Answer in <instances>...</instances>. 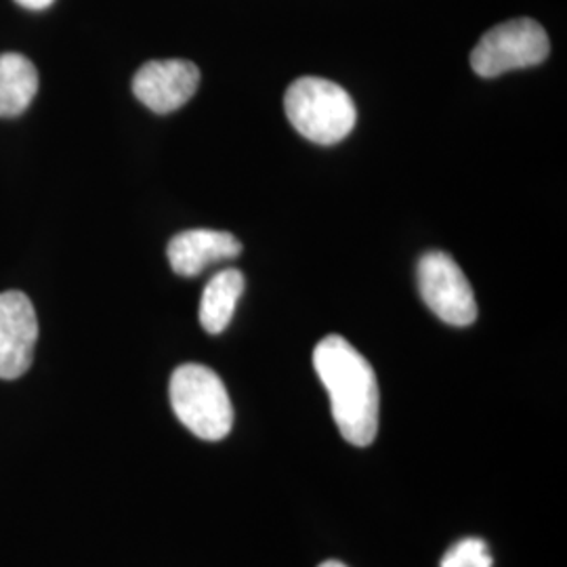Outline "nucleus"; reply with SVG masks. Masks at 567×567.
<instances>
[{
	"label": "nucleus",
	"instance_id": "1",
	"mask_svg": "<svg viewBox=\"0 0 567 567\" xmlns=\"http://www.w3.org/2000/svg\"><path fill=\"white\" fill-rule=\"evenodd\" d=\"M313 368L341 435L351 446H370L379 433V383L370 362L343 337L330 334L313 349Z\"/></svg>",
	"mask_w": 567,
	"mask_h": 567
},
{
	"label": "nucleus",
	"instance_id": "2",
	"mask_svg": "<svg viewBox=\"0 0 567 567\" xmlns=\"http://www.w3.org/2000/svg\"><path fill=\"white\" fill-rule=\"evenodd\" d=\"M284 110L305 140L320 145L343 142L358 121L355 103L343 86L318 76L292 82L284 97Z\"/></svg>",
	"mask_w": 567,
	"mask_h": 567
},
{
	"label": "nucleus",
	"instance_id": "3",
	"mask_svg": "<svg viewBox=\"0 0 567 567\" xmlns=\"http://www.w3.org/2000/svg\"><path fill=\"white\" fill-rule=\"evenodd\" d=\"M171 405L196 437L219 442L234 426V405L219 374L203 364H183L171 377Z\"/></svg>",
	"mask_w": 567,
	"mask_h": 567
},
{
	"label": "nucleus",
	"instance_id": "4",
	"mask_svg": "<svg viewBox=\"0 0 567 567\" xmlns=\"http://www.w3.org/2000/svg\"><path fill=\"white\" fill-rule=\"evenodd\" d=\"M550 44L538 21L511 20L498 23L482 37L471 53V68L482 79H496L511 70L532 68L547 60Z\"/></svg>",
	"mask_w": 567,
	"mask_h": 567
},
{
	"label": "nucleus",
	"instance_id": "5",
	"mask_svg": "<svg viewBox=\"0 0 567 567\" xmlns=\"http://www.w3.org/2000/svg\"><path fill=\"white\" fill-rule=\"evenodd\" d=\"M419 290L426 307L450 326H471L477 303L463 269L446 252H426L419 264Z\"/></svg>",
	"mask_w": 567,
	"mask_h": 567
},
{
	"label": "nucleus",
	"instance_id": "6",
	"mask_svg": "<svg viewBox=\"0 0 567 567\" xmlns=\"http://www.w3.org/2000/svg\"><path fill=\"white\" fill-rule=\"evenodd\" d=\"M39 341L32 301L20 290L0 292V379L13 381L28 372Z\"/></svg>",
	"mask_w": 567,
	"mask_h": 567
},
{
	"label": "nucleus",
	"instance_id": "7",
	"mask_svg": "<svg viewBox=\"0 0 567 567\" xmlns=\"http://www.w3.org/2000/svg\"><path fill=\"white\" fill-rule=\"evenodd\" d=\"M200 84V70L187 60H154L140 68L133 79V93L156 114H171L194 97Z\"/></svg>",
	"mask_w": 567,
	"mask_h": 567
},
{
	"label": "nucleus",
	"instance_id": "8",
	"mask_svg": "<svg viewBox=\"0 0 567 567\" xmlns=\"http://www.w3.org/2000/svg\"><path fill=\"white\" fill-rule=\"evenodd\" d=\"M243 252V243L227 234L215 229H189L175 236L168 248V261L175 274L183 278H194L208 265L234 259Z\"/></svg>",
	"mask_w": 567,
	"mask_h": 567
},
{
	"label": "nucleus",
	"instance_id": "9",
	"mask_svg": "<svg viewBox=\"0 0 567 567\" xmlns=\"http://www.w3.org/2000/svg\"><path fill=\"white\" fill-rule=\"evenodd\" d=\"M39 93V70L20 53L0 55V118H16Z\"/></svg>",
	"mask_w": 567,
	"mask_h": 567
},
{
	"label": "nucleus",
	"instance_id": "10",
	"mask_svg": "<svg viewBox=\"0 0 567 567\" xmlns=\"http://www.w3.org/2000/svg\"><path fill=\"white\" fill-rule=\"evenodd\" d=\"M244 292V276L238 269H225L206 284L200 301V324L208 334H219L231 322Z\"/></svg>",
	"mask_w": 567,
	"mask_h": 567
},
{
	"label": "nucleus",
	"instance_id": "11",
	"mask_svg": "<svg viewBox=\"0 0 567 567\" xmlns=\"http://www.w3.org/2000/svg\"><path fill=\"white\" fill-rule=\"evenodd\" d=\"M482 538H465L447 550L440 567H492V555Z\"/></svg>",
	"mask_w": 567,
	"mask_h": 567
},
{
	"label": "nucleus",
	"instance_id": "12",
	"mask_svg": "<svg viewBox=\"0 0 567 567\" xmlns=\"http://www.w3.org/2000/svg\"><path fill=\"white\" fill-rule=\"evenodd\" d=\"M16 2L21 4V7H25V9H32V11H42V9L51 7L55 0H16Z\"/></svg>",
	"mask_w": 567,
	"mask_h": 567
},
{
	"label": "nucleus",
	"instance_id": "13",
	"mask_svg": "<svg viewBox=\"0 0 567 567\" xmlns=\"http://www.w3.org/2000/svg\"><path fill=\"white\" fill-rule=\"evenodd\" d=\"M320 567H347L344 564H341V561H324L322 566Z\"/></svg>",
	"mask_w": 567,
	"mask_h": 567
}]
</instances>
